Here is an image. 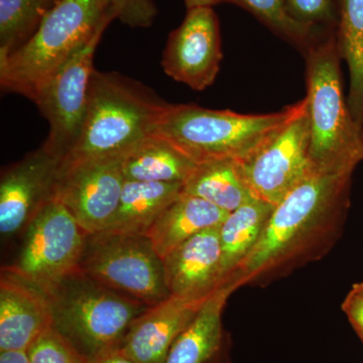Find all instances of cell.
Wrapping results in <instances>:
<instances>
[{"mask_svg": "<svg viewBox=\"0 0 363 363\" xmlns=\"http://www.w3.org/2000/svg\"><path fill=\"white\" fill-rule=\"evenodd\" d=\"M352 175L314 172L274 206L259 242L227 284L236 290L264 285L326 255L342 233Z\"/></svg>", "mask_w": 363, "mask_h": 363, "instance_id": "obj_1", "label": "cell"}, {"mask_svg": "<svg viewBox=\"0 0 363 363\" xmlns=\"http://www.w3.org/2000/svg\"><path fill=\"white\" fill-rule=\"evenodd\" d=\"M306 106V99L269 114H240L195 104H168L152 135L164 138L197 164L247 161Z\"/></svg>", "mask_w": 363, "mask_h": 363, "instance_id": "obj_2", "label": "cell"}, {"mask_svg": "<svg viewBox=\"0 0 363 363\" xmlns=\"http://www.w3.org/2000/svg\"><path fill=\"white\" fill-rule=\"evenodd\" d=\"M168 104L150 88L117 72L93 71L82 130L60 169L123 156L152 135Z\"/></svg>", "mask_w": 363, "mask_h": 363, "instance_id": "obj_3", "label": "cell"}, {"mask_svg": "<svg viewBox=\"0 0 363 363\" xmlns=\"http://www.w3.org/2000/svg\"><path fill=\"white\" fill-rule=\"evenodd\" d=\"M313 171L353 174L363 161V130L351 114L341 79L335 30L304 55Z\"/></svg>", "mask_w": 363, "mask_h": 363, "instance_id": "obj_4", "label": "cell"}, {"mask_svg": "<svg viewBox=\"0 0 363 363\" xmlns=\"http://www.w3.org/2000/svg\"><path fill=\"white\" fill-rule=\"evenodd\" d=\"M116 18L109 0H61L32 39L0 59L2 89L33 101L47 81Z\"/></svg>", "mask_w": 363, "mask_h": 363, "instance_id": "obj_5", "label": "cell"}, {"mask_svg": "<svg viewBox=\"0 0 363 363\" xmlns=\"http://www.w3.org/2000/svg\"><path fill=\"white\" fill-rule=\"evenodd\" d=\"M52 315V327L88 360L118 347L150 306L112 290L77 269L42 289Z\"/></svg>", "mask_w": 363, "mask_h": 363, "instance_id": "obj_6", "label": "cell"}, {"mask_svg": "<svg viewBox=\"0 0 363 363\" xmlns=\"http://www.w3.org/2000/svg\"><path fill=\"white\" fill-rule=\"evenodd\" d=\"M78 269L147 306L169 297L162 259L145 235L88 234Z\"/></svg>", "mask_w": 363, "mask_h": 363, "instance_id": "obj_7", "label": "cell"}, {"mask_svg": "<svg viewBox=\"0 0 363 363\" xmlns=\"http://www.w3.org/2000/svg\"><path fill=\"white\" fill-rule=\"evenodd\" d=\"M25 231L20 255L7 269L40 289L77 271L88 233L62 203L48 202Z\"/></svg>", "mask_w": 363, "mask_h": 363, "instance_id": "obj_8", "label": "cell"}, {"mask_svg": "<svg viewBox=\"0 0 363 363\" xmlns=\"http://www.w3.org/2000/svg\"><path fill=\"white\" fill-rule=\"evenodd\" d=\"M106 28H100L33 98V101L50 125L49 135L43 147L61 162L75 147L82 130L91 76L95 70L93 59Z\"/></svg>", "mask_w": 363, "mask_h": 363, "instance_id": "obj_9", "label": "cell"}, {"mask_svg": "<svg viewBox=\"0 0 363 363\" xmlns=\"http://www.w3.org/2000/svg\"><path fill=\"white\" fill-rule=\"evenodd\" d=\"M309 149L310 130L306 101L304 108L271 142L247 161L238 162L241 175L252 197L277 206L314 173Z\"/></svg>", "mask_w": 363, "mask_h": 363, "instance_id": "obj_10", "label": "cell"}, {"mask_svg": "<svg viewBox=\"0 0 363 363\" xmlns=\"http://www.w3.org/2000/svg\"><path fill=\"white\" fill-rule=\"evenodd\" d=\"M123 156L60 169L54 199L66 207L86 233L104 231L116 214L125 183Z\"/></svg>", "mask_w": 363, "mask_h": 363, "instance_id": "obj_11", "label": "cell"}, {"mask_svg": "<svg viewBox=\"0 0 363 363\" xmlns=\"http://www.w3.org/2000/svg\"><path fill=\"white\" fill-rule=\"evenodd\" d=\"M223 58L220 28L213 7H195L169 33L162 52L164 73L191 89L203 91L213 84Z\"/></svg>", "mask_w": 363, "mask_h": 363, "instance_id": "obj_12", "label": "cell"}, {"mask_svg": "<svg viewBox=\"0 0 363 363\" xmlns=\"http://www.w3.org/2000/svg\"><path fill=\"white\" fill-rule=\"evenodd\" d=\"M61 161L44 147L26 155L2 172L0 180V233L26 230L48 202L54 199Z\"/></svg>", "mask_w": 363, "mask_h": 363, "instance_id": "obj_13", "label": "cell"}, {"mask_svg": "<svg viewBox=\"0 0 363 363\" xmlns=\"http://www.w3.org/2000/svg\"><path fill=\"white\" fill-rule=\"evenodd\" d=\"M51 327V306L44 291L4 267L0 278V352L26 351Z\"/></svg>", "mask_w": 363, "mask_h": 363, "instance_id": "obj_14", "label": "cell"}, {"mask_svg": "<svg viewBox=\"0 0 363 363\" xmlns=\"http://www.w3.org/2000/svg\"><path fill=\"white\" fill-rule=\"evenodd\" d=\"M207 298L169 296L133 322L119 348L138 363H164L169 350Z\"/></svg>", "mask_w": 363, "mask_h": 363, "instance_id": "obj_15", "label": "cell"}, {"mask_svg": "<svg viewBox=\"0 0 363 363\" xmlns=\"http://www.w3.org/2000/svg\"><path fill=\"white\" fill-rule=\"evenodd\" d=\"M219 226L195 234L162 259L164 281L174 297L203 298L220 288Z\"/></svg>", "mask_w": 363, "mask_h": 363, "instance_id": "obj_16", "label": "cell"}, {"mask_svg": "<svg viewBox=\"0 0 363 363\" xmlns=\"http://www.w3.org/2000/svg\"><path fill=\"white\" fill-rule=\"evenodd\" d=\"M233 285L215 290L190 324L176 339L164 363H226V338L222 315Z\"/></svg>", "mask_w": 363, "mask_h": 363, "instance_id": "obj_17", "label": "cell"}, {"mask_svg": "<svg viewBox=\"0 0 363 363\" xmlns=\"http://www.w3.org/2000/svg\"><path fill=\"white\" fill-rule=\"evenodd\" d=\"M228 214L211 203L182 192L145 235L162 259L195 234L220 226Z\"/></svg>", "mask_w": 363, "mask_h": 363, "instance_id": "obj_18", "label": "cell"}, {"mask_svg": "<svg viewBox=\"0 0 363 363\" xmlns=\"http://www.w3.org/2000/svg\"><path fill=\"white\" fill-rule=\"evenodd\" d=\"M183 187L180 183L125 180L116 214L104 233L145 235Z\"/></svg>", "mask_w": 363, "mask_h": 363, "instance_id": "obj_19", "label": "cell"}, {"mask_svg": "<svg viewBox=\"0 0 363 363\" xmlns=\"http://www.w3.org/2000/svg\"><path fill=\"white\" fill-rule=\"evenodd\" d=\"M198 164L164 138L150 135L123 157L126 181L185 184Z\"/></svg>", "mask_w": 363, "mask_h": 363, "instance_id": "obj_20", "label": "cell"}, {"mask_svg": "<svg viewBox=\"0 0 363 363\" xmlns=\"http://www.w3.org/2000/svg\"><path fill=\"white\" fill-rule=\"evenodd\" d=\"M274 206L252 199L227 215L219 226L220 286L226 285L238 264L252 252L264 233Z\"/></svg>", "mask_w": 363, "mask_h": 363, "instance_id": "obj_21", "label": "cell"}, {"mask_svg": "<svg viewBox=\"0 0 363 363\" xmlns=\"http://www.w3.org/2000/svg\"><path fill=\"white\" fill-rule=\"evenodd\" d=\"M183 193L211 203L227 213L255 199L243 180L238 162L234 161L198 164L184 184Z\"/></svg>", "mask_w": 363, "mask_h": 363, "instance_id": "obj_22", "label": "cell"}, {"mask_svg": "<svg viewBox=\"0 0 363 363\" xmlns=\"http://www.w3.org/2000/svg\"><path fill=\"white\" fill-rule=\"evenodd\" d=\"M336 42L350 76L348 106L363 130V0H336Z\"/></svg>", "mask_w": 363, "mask_h": 363, "instance_id": "obj_23", "label": "cell"}, {"mask_svg": "<svg viewBox=\"0 0 363 363\" xmlns=\"http://www.w3.org/2000/svg\"><path fill=\"white\" fill-rule=\"evenodd\" d=\"M245 9L248 13L285 40L304 56L306 52L332 30L307 25L296 20L285 0H222Z\"/></svg>", "mask_w": 363, "mask_h": 363, "instance_id": "obj_24", "label": "cell"}, {"mask_svg": "<svg viewBox=\"0 0 363 363\" xmlns=\"http://www.w3.org/2000/svg\"><path fill=\"white\" fill-rule=\"evenodd\" d=\"M61 0H0V59L28 42Z\"/></svg>", "mask_w": 363, "mask_h": 363, "instance_id": "obj_25", "label": "cell"}, {"mask_svg": "<svg viewBox=\"0 0 363 363\" xmlns=\"http://www.w3.org/2000/svg\"><path fill=\"white\" fill-rule=\"evenodd\" d=\"M28 363H90L54 327L48 329L26 350Z\"/></svg>", "mask_w": 363, "mask_h": 363, "instance_id": "obj_26", "label": "cell"}, {"mask_svg": "<svg viewBox=\"0 0 363 363\" xmlns=\"http://www.w3.org/2000/svg\"><path fill=\"white\" fill-rule=\"evenodd\" d=\"M296 20L324 30H335L337 26L336 0H285Z\"/></svg>", "mask_w": 363, "mask_h": 363, "instance_id": "obj_27", "label": "cell"}, {"mask_svg": "<svg viewBox=\"0 0 363 363\" xmlns=\"http://www.w3.org/2000/svg\"><path fill=\"white\" fill-rule=\"evenodd\" d=\"M109 2L116 18L130 28H150L157 16V9L152 0H109Z\"/></svg>", "mask_w": 363, "mask_h": 363, "instance_id": "obj_28", "label": "cell"}, {"mask_svg": "<svg viewBox=\"0 0 363 363\" xmlns=\"http://www.w3.org/2000/svg\"><path fill=\"white\" fill-rule=\"evenodd\" d=\"M341 309L357 335L363 337V281L353 284L344 298Z\"/></svg>", "mask_w": 363, "mask_h": 363, "instance_id": "obj_29", "label": "cell"}, {"mask_svg": "<svg viewBox=\"0 0 363 363\" xmlns=\"http://www.w3.org/2000/svg\"><path fill=\"white\" fill-rule=\"evenodd\" d=\"M90 363H138L133 358L126 355L121 348H111L100 353L99 355L91 359Z\"/></svg>", "mask_w": 363, "mask_h": 363, "instance_id": "obj_30", "label": "cell"}, {"mask_svg": "<svg viewBox=\"0 0 363 363\" xmlns=\"http://www.w3.org/2000/svg\"><path fill=\"white\" fill-rule=\"evenodd\" d=\"M0 363H28L26 351H1Z\"/></svg>", "mask_w": 363, "mask_h": 363, "instance_id": "obj_31", "label": "cell"}, {"mask_svg": "<svg viewBox=\"0 0 363 363\" xmlns=\"http://www.w3.org/2000/svg\"><path fill=\"white\" fill-rule=\"evenodd\" d=\"M187 9H195V7L209 6L213 7L216 4H221L222 0H184Z\"/></svg>", "mask_w": 363, "mask_h": 363, "instance_id": "obj_32", "label": "cell"}, {"mask_svg": "<svg viewBox=\"0 0 363 363\" xmlns=\"http://www.w3.org/2000/svg\"><path fill=\"white\" fill-rule=\"evenodd\" d=\"M360 340H362V342L363 343V337H359Z\"/></svg>", "mask_w": 363, "mask_h": 363, "instance_id": "obj_33", "label": "cell"}, {"mask_svg": "<svg viewBox=\"0 0 363 363\" xmlns=\"http://www.w3.org/2000/svg\"><path fill=\"white\" fill-rule=\"evenodd\" d=\"M362 140H363V135H362Z\"/></svg>", "mask_w": 363, "mask_h": 363, "instance_id": "obj_34", "label": "cell"}]
</instances>
